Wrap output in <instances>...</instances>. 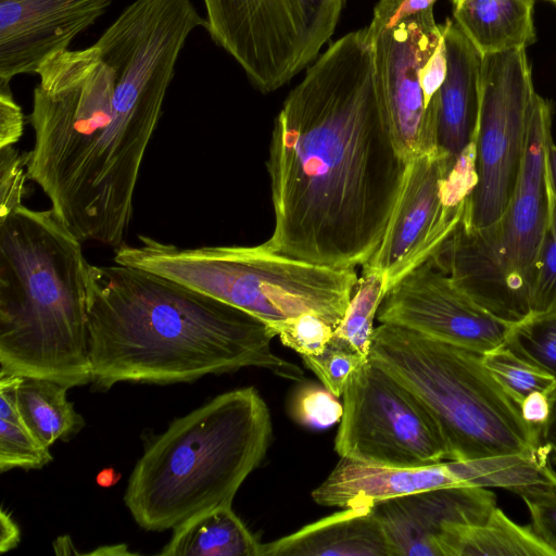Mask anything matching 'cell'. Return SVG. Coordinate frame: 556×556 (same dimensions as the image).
Wrapping results in <instances>:
<instances>
[{
  "label": "cell",
  "mask_w": 556,
  "mask_h": 556,
  "mask_svg": "<svg viewBox=\"0 0 556 556\" xmlns=\"http://www.w3.org/2000/svg\"><path fill=\"white\" fill-rule=\"evenodd\" d=\"M68 388L48 379L18 376L15 404L33 435L45 446L68 441L86 425L67 400Z\"/></svg>",
  "instance_id": "23"
},
{
  "label": "cell",
  "mask_w": 556,
  "mask_h": 556,
  "mask_svg": "<svg viewBox=\"0 0 556 556\" xmlns=\"http://www.w3.org/2000/svg\"><path fill=\"white\" fill-rule=\"evenodd\" d=\"M280 342L301 356L320 354L333 336L336 327L314 313H304L274 326Z\"/></svg>",
  "instance_id": "31"
},
{
  "label": "cell",
  "mask_w": 556,
  "mask_h": 556,
  "mask_svg": "<svg viewBox=\"0 0 556 556\" xmlns=\"http://www.w3.org/2000/svg\"><path fill=\"white\" fill-rule=\"evenodd\" d=\"M29 152L20 154L13 146L0 148V219L22 204Z\"/></svg>",
  "instance_id": "33"
},
{
  "label": "cell",
  "mask_w": 556,
  "mask_h": 556,
  "mask_svg": "<svg viewBox=\"0 0 556 556\" xmlns=\"http://www.w3.org/2000/svg\"><path fill=\"white\" fill-rule=\"evenodd\" d=\"M551 393L535 391L519 404L522 419L530 426L542 428L551 413Z\"/></svg>",
  "instance_id": "38"
},
{
  "label": "cell",
  "mask_w": 556,
  "mask_h": 556,
  "mask_svg": "<svg viewBox=\"0 0 556 556\" xmlns=\"http://www.w3.org/2000/svg\"><path fill=\"white\" fill-rule=\"evenodd\" d=\"M454 462L464 485L500 488L516 494L533 486H556L549 450L542 443L527 452Z\"/></svg>",
  "instance_id": "24"
},
{
  "label": "cell",
  "mask_w": 556,
  "mask_h": 556,
  "mask_svg": "<svg viewBox=\"0 0 556 556\" xmlns=\"http://www.w3.org/2000/svg\"><path fill=\"white\" fill-rule=\"evenodd\" d=\"M455 485L464 484L454 460L400 467L341 457L312 497L327 507L374 506L381 501Z\"/></svg>",
  "instance_id": "17"
},
{
  "label": "cell",
  "mask_w": 556,
  "mask_h": 556,
  "mask_svg": "<svg viewBox=\"0 0 556 556\" xmlns=\"http://www.w3.org/2000/svg\"><path fill=\"white\" fill-rule=\"evenodd\" d=\"M545 162L549 192L556 197V144L553 142L552 137L547 141Z\"/></svg>",
  "instance_id": "41"
},
{
  "label": "cell",
  "mask_w": 556,
  "mask_h": 556,
  "mask_svg": "<svg viewBox=\"0 0 556 556\" xmlns=\"http://www.w3.org/2000/svg\"><path fill=\"white\" fill-rule=\"evenodd\" d=\"M464 0H452V3L454 5V9H457L462 3H463Z\"/></svg>",
  "instance_id": "43"
},
{
  "label": "cell",
  "mask_w": 556,
  "mask_h": 556,
  "mask_svg": "<svg viewBox=\"0 0 556 556\" xmlns=\"http://www.w3.org/2000/svg\"><path fill=\"white\" fill-rule=\"evenodd\" d=\"M518 495L531 517V528L556 555V486H533Z\"/></svg>",
  "instance_id": "34"
},
{
  "label": "cell",
  "mask_w": 556,
  "mask_h": 556,
  "mask_svg": "<svg viewBox=\"0 0 556 556\" xmlns=\"http://www.w3.org/2000/svg\"><path fill=\"white\" fill-rule=\"evenodd\" d=\"M438 545L441 556H556L531 527L517 525L497 507L482 523L445 525Z\"/></svg>",
  "instance_id": "21"
},
{
  "label": "cell",
  "mask_w": 556,
  "mask_h": 556,
  "mask_svg": "<svg viewBox=\"0 0 556 556\" xmlns=\"http://www.w3.org/2000/svg\"><path fill=\"white\" fill-rule=\"evenodd\" d=\"M205 29L261 92H273L314 62L344 0H203Z\"/></svg>",
  "instance_id": "9"
},
{
  "label": "cell",
  "mask_w": 556,
  "mask_h": 556,
  "mask_svg": "<svg viewBox=\"0 0 556 556\" xmlns=\"http://www.w3.org/2000/svg\"><path fill=\"white\" fill-rule=\"evenodd\" d=\"M437 0H379L367 27L370 38L395 26L401 21L433 8Z\"/></svg>",
  "instance_id": "35"
},
{
  "label": "cell",
  "mask_w": 556,
  "mask_h": 556,
  "mask_svg": "<svg viewBox=\"0 0 556 556\" xmlns=\"http://www.w3.org/2000/svg\"><path fill=\"white\" fill-rule=\"evenodd\" d=\"M551 126L549 103L536 93L519 179L504 213L482 229L458 225L430 257L478 304L511 325L531 315L534 267L549 217Z\"/></svg>",
  "instance_id": "8"
},
{
  "label": "cell",
  "mask_w": 556,
  "mask_h": 556,
  "mask_svg": "<svg viewBox=\"0 0 556 556\" xmlns=\"http://www.w3.org/2000/svg\"><path fill=\"white\" fill-rule=\"evenodd\" d=\"M301 357L305 367L338 397L343 394L352 376L368 359L334 334L320 354Z\"/></svg>",
  "instance_id": "29"
},
{
  "label": "cell",
  "mask_w": 556,
  "mask_h": 556,
  "mask_svg": "<svg viewBox=\"0 0 556 556\" xmlns=\"http://www.w3.org/2000/svg\"><path fill=\"white\" fill-rule=\"evenodd\" d=\"M525 48L483 55L475 135L477 184L460 227L478 230L495 223L519 179L535 98Z\"/></svg>",
  "instance_id": "10"
},
{
  "label": "cell",
  "mask_w": 556,
  "mask_h": 556,
  "mask_svg": "<svg viewBox=\"0 0 556 556\" xmlns=\"http://www.w3.org/2000/svg\"><path fill=\"white\" fill-rule=\"evenodd\" d=\"M384 295L383 276L375 269L363 267L345 314L333 332L365 358H369L374 320Z\"/></svg>",
  "instance_id": "26"
},
{
  "label": "cell",
  "mask_w": 556,
  "mask_h": 556,
  "mask_svg": "<svg viewBox=\"0 0 556 556\" xmlns=\"http://www.w3.org/2000/svg\"><path fill=\"white\" fill-rule=\"evenodd\" d=\"M92 389L118 382L172 384L258 367L301 382L276 355L273 328L198 290L127 265L87 268Z\"/></svg>",
  "instance_id": "3"
},
{
  "label": "cell",
  "mask_w": 556,
  "mask_h": 556,
  "mask_svg": "<svg viewBox=\"0 0 556 556\" xmlns=\"http://www.w3.org/2000/svg\"><path fill=\"white\" fill-rule=\"evenodd\" d=\"M342 395L343 415L334 439L340 457L400 467L447 460L445 440L427 408L370 358Z\"/></svg>",
  "instance_id": "11"
},
{
  "label": "cell",
  "mask_w": 556,
  "mask_h": 556,
  "mask_svg": "<svg viewBox=\"0 0 556 556\" xmlns=\"http://www.w3.org/2000/svg\"><path fill=\"white\" fill-rule=\"evenodd\" d=\"M260 556H391V552L372 506H357L262 544Z\"/></svg>",
  "instance_id": "19"
},
{
  "label": "cell",
  "mask_w": 556,
  "mask_h": 556,
  "mask_svg": "<svg viewBox=\"0 0 556 556\" xmlns=\"http://www.w3.org/2000/svg\"><path fill=\"white\" fill-rule=\"evenodd\" d=\"M446 73L447 58L443 35L435 51L426 62L420 72V84L425 97L426 108L445 80Z\"/></svg>",
  "instance_id": "37"
},
{
  "label": "cell",
  "mask_w": 556,
  "mask_h": 556,
  "mask_svg": "<svg viewBox=\"0 0 556 556\" xmlns=\"http://www.w3.org/2000/svg\"><path fill=\"white\" fill-rule=\"evenodd\" d=\"M115 250L114 262L151 271L240 308L270 327L314 313L333 327L358 282L355 267L314 265L253 247L178 248L148 236Z\"/></svg>",
  "instance_id": "7"
},
{
  "label": "cell",
  "mask_w": 556,
  "mask_h": 556,
  "mask_svg": "<svg viewBox=\"0 0 556 556\" xmlns=\"http://www.w3.org/2000/svg\"><path fill=\"white\" fill-rule=\"evenodd\" d=\"M482 363L504 391L518 404L530 393H551L555 379L516 355L505 344L482 354Z\"/></svg>",
  "instance_id": "28"
},
{
  "label": "cell",
  "mask_w": 556,
  "mask_h": 556,
  "mask_svg": "<svg viewBox=\"0 0 556 556\" xmlns=\"http://www.w3.org/2000/svg\"><path fill=\"white\" fill-rule=\"evenodd\" d=\"M266 167L275 226L264 249L333 268L372 257L407 162L391 134L367 27L331 43L289 92Z\"/></svg>",
  "instance_id": "2"
},
{
  "label": "cell",
  "mask_w": 556,
  "mask_h": 556,
  "mask_svg": "<svg viewBox=\"0 0 556 556\" xmlns=\"http://www.w3.org/2000/svg\"><path fill=\"white\" fill-rule=\"evenodd\" d=\"M24 116L10 83H0V148L14 146L23 134Z\"/></svg>",
  "instance_id": "36"
},
{
  "label": "cell",
  "mask_w": 556,
  "mask_h": 556,
  "mask_svg": "<svg viewBox=\"0 0 556 556\" xmlns=\"http://www.w3.org/2000/svg\"><path fill=\"white\" fill-rule=\"evenodd\" d=\"M551 1H553V2H555V3H556V0H551Z\"/></svg>",
  "instance_id": "44"
},
{
  "label": "cell",
  "mask_w": 556,
  "mask_h": 556,
  "mask_svg": "<svg viewBox=\"0 0 556 556\" xmlns=\"http://www.w3.org/2000/svg\"><path fill=\"white\" fill-rule=\"evenodd\" d=\"M556 309V197L549 192V217L530 291L531 315Z\"/></svg>",
  "instance_id": "30"
},
{
  "label": "cell",
  "mask_w": 556,
  "mask_h": 556,
  "mask_svg": "<svg viewBox=\"0 0 556 556\" xmlns=\"http://www.w3.org/2000/svg\"><path fill=\"white\" fill-rule=\"evenodd\" d=\"M262 543L224 505L203 511L173 529L162 556H260Z\"/></svg>",
  "instance_id": "22"
},
{
  "label": "cell",
  "mask_w": 556,
  "mask_h": 556,
  "mask_svg": "<svg viewBox=\"0 0 556 556\" xmlns=\"http://www.w3.org/2000/svg\"><path fill=\"white\" fill-rule=\"evenodd\" d=\"M186 40L166 16L130 3L93 45L40 66L26 173L81 242L126 244L141 164Z\"/></svg>",
  "instance_id": "1"
},
{
  "label": "cell",
  "mask_w": 556,
  "mask_h": 556,
  "mask_svg": "<svg viewBox=\"0 0 556 556\" xmlns=\"http://www.w3.org/2000/svg\"><path fill=\"white\" fill-rule=\"evenodd\" d=\"M443 35L447 73L428 105L433 110L437 149L447 157L452 167L475 139L482 56L454 20H446Z\"/></svg>",
  "instance_id": "18"
},
{
  "label": "cell",
  "mask_w": 556,
  "mask_h": 556,
  "mask_svg": "<svg viewBox=\"0 0 556 556\" xmlns=\"http://www.w3.org/2000/svg\"><path fill=\"white\" fill-rule=\"evenodd\" d=\"M450 169L447 157L438 149L407 163L382 241L363 265L383 276L386 293L428 261L459 225L466 204L448 207L442 199V180Z\"/></svg>",
  "instance_id": "14"
},
{
  "label": "cell",
  "mask_w": 556,
  "mask_h": 556,
  "mask_svg": "<svg viewBox=\"0 0 556 556\" xmlns=\"http://www.w3.org/2000/svg\"><path fill=\"white\" fill-rule=\"evenodd\" d=\"M369 358L427 408L445 440L447 460L466 462L527 452L541 445V428L491 376L482 354L393 324L375 328Z\"/></svg>",
  "instance_id": "6"
},
{
  "label": "cell",
  "mask_w": 556,
  "mask_h": 556,
  "mask_svg": "<svg viewBox=\"0 0 556 556\" xmlns=\"http://www.w3.org/2000/svg\"><path fill=\"white\" fill-rule=\"evenodd\" d=\"M323 384H304L292 399V418L308 428H329L339 422L343 415V404Z\"/></svg>",
  "instance_id": "32"
},
{
  "label": "cell",
  "mask_w": 556,
  "mask_h": 556,
  "mask_svg": "<svg viewBox=\"0 0 556 556\" xmlns=\"http://www.w3.org/2000/svg\"><path fill=\"white\" fill-rule=\"evenodd\" d=\"M551 413L541 428V443L549 450L551 462L556 464V388L551 392Z\"/></svg>",
  "instance_id": "40"
},
{
  "label": "cell",
  "mask_w": 556,
  "mask_h": 556,
  "mask_svg": "<svg viewBox=\"0 0 556 556\" xmlns=\"http://www.w3.org/2000/svg\"><path fill=\"white\" fill-rule=\"evenodd\" d=\"M21 540L17 523L3 507L0 510V552L5 553L15 548Z\"/></svg>",
  "instance_id": "39"
},
{
  "label": "cell",
  "mask_w": 556,
  "mask_h": 556,
  "mask_svg": "<svg viewBox=\"0 0 556 556\" xmlns=\"http://www.w3.org/2000/svg\"><path fill=\"white\" fill-rule=\"evenodd\" d=\"M377 319L480 354L503 345L511 327L478 304L430 258L386 293Z\"/></svg>",
  "instance_id": "13"
},
{
  "label": "cell",
  "mask_w": 556,
  "mask_h": 556,
  "mask_svg": "<svg viewBox=\"0 0 556 556\" xmlns=\"http://www.w3.org/2000/svg\"><path fill=\"white\" fill-rule=\"evenodd\" d=\"M533 0H464L454 9V21L483 55L535 41Z\"/></svg>",
  "instance_id": "20"
},
{
  "label": "cell",
  "mask_w": 556,
  "mask_h": 556,
  "mask_svg": "<svg viewBox=\"0 0 556 556\" xmlns=\"http://www.w3.org/2000/svg\"><path fill=\"white\" fill-rule=\"evenodd\" d=\"M80 239L50 208L0 219V377L91 383Z\"/></svg>",
  "instance_id": "4"
},
{
  "label": "cell",
  "mask_w": 556,
  "mask_h": 556,
  "mask_svg": "<svg viewBox=\"0 0 556 556\" xmlns=\"http://www.w3.org/2000/svg\"><path fill=\"white\" fill-rule=\"evenodd\" d=\"M112 0H0V83L37 74L65 51Z\"/></svg>",
  "instance_id": "15"
},
{
  "label": "cell",
  "mask_w": 556,
  "mask_h": 556,
  "mask_svg": "<svg viewBox=\"0 0 556 556\" xmlns=\"http://www.w3.org/2000/svg\"><path fill=\"white\" fill-rule=\"evenodd\" d=\"M119 479V475L113 468H105L97 476V483L100 486L109 488L115 484Z\"/></svg>",
  "instance_id": "42"
},
{
  "label": "cell",
  "mask_w": 556,
  "mask_h": 556,
  "mask_svg": "<svg viewBox=\"0 0 556 556\" xmlns=\"http://www.w3.org/2000/svg\"><path fill=\"white\" fill-rule=\"evenodd\" d=\"M504 344L556 381V309L511 325Z\"/></svg>",
  "instance_id": "27"
},
{
  "label": "cell",
  "mask_w": 556,
  "mask_h": 556,
  "mask_svg": "<svg viewBox=\"0 0 556 556\" xmlns=\"http://www.w3.org/2000/svg\"><path fill=\"white\" fill-rule=\"evenodd\" d=\"M271 439L270 413L254 387L224 392L146 442L124 504L139 527L156 532L231 505Z\"/></svg>",
  "instance_id": "5"
},
{
  "label": "cell",
  "mask_w": 556,
  "mask_h": 556,
  "mask_svg": "<svg viewBox=\"0 0 556 556\" xmlns=\"http://www.w3.org/2000/svg\"><path fill=\"white\" fill-rule=\"evenodd\" d=\"M495 507L492 491L455 485L381 501L372 509L391 556H441L438 540L445 525L482 523Z\"/></svg>",
  "instance_id": "16"
},
{
  "label": "cell",
  "mask_w": 556,
  "mask_h": 556,
  "mask_svg": "<svg viewBox=\"0 0 556 556\" xmlns=\"http://www.w3.org/2000/svg\"><path fill=\"white\" fill-rule=\"evenodd\" d=\"M18 376L0 377V471L40 469L53 460L22 420L15 404Z\"/></svg>",
  "instance_id": "25"
},
{
  "label": "cell",
  "mask_w": 556,
  "mask_h": 556,
  "mask_svg": "<svg viewBox=\"0 0 556 556\" xmlns=\"http://www.w3.org/2000/svg\"><path fill=\"white\" fill-rule=\"evenodd\" d=\"M442 37L443 25L430 8L371 38L377 85L394 143L407 163L437 150L434 115L425 105L420 72Z\"/></svg>",
  "instance_id": "12"
}]
</instances>
